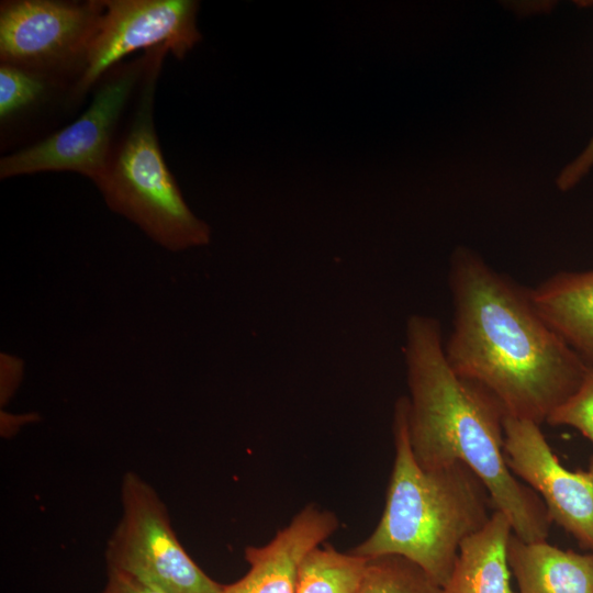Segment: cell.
<instances>
[{"mask_svg":"<svg viewBox=\"0 0 593 593\" xmlns=\"http://www.w3.org/2000/svg\"><path fill=\"white\" fill-rule=\"evenodd\" d=\"M448 282L454 320L444 351L451 369L489 391L507 415L546 423L590 367L540 316L529 289L475 251L454 250Z\"/></svg>","mask_w":593,"mask_h":593,"instance_id":"cell-1","label":"cell"},{"mask_svg":"<svg viewBox=\"0 0 593 593\" xmlns=\"http://www.w3.org/2000/svg\"><path fill=\"white\" fill-rule=\"evenodd\" d=\"M404 348L407 433L419 467L433 470L463 463L482 481L516 537L526 542L546 540L551 521L542 500L519 482L506 462L503 406L451 369L436 318L411 315Z\"/></svg>","mask_w":593,"mask_h":593,"instance_id":"cell-2","label":"cell"},{"mask_svg":"<svg viewBox=\"0 0 593 593\" xmlns=\"http://www.w3.org/2000/svg\"><path fill=\"white\" fill-rule=\"evenodd\" d=\"M406 395L394 405V461L385 504L373 532L350 551L365 557L400 556L441 588L465 539L494 512L482 481L463 463L425 470L411 449Z\"/></svg>","mask_w":593,"mask_h":593,"instance_id":"cell-3","label":"cell"},{"mask_svg":"<svg viewBox=\"0 0 593 593\" xmlns=\"http://www.w3.org/2000/svg\"><path fill=\"white\" fill-rule=\"evenodd\" d=\"M168 52L167 47L152 51L127 121L94 184L110 210L138 226L159 246L182 251L208 245L211 230L186 203L156 134L155 90Z\"/></svg>","mask_w":593,"mask_h":593,"instance_id":"cell-4","label":"cell"},{"mask_svg":"<svg viewBox=\"0 0 593 593\" xmlns=\"http://www.w3.org/2000/svg\"><path fill=\"white\" fill-rule=\"evenodd\" d=\"M152 51L107 72L94 87L89 107L70 124L3 156L0 178L70 171L94 183L107 167L123 119L145 77Z\"/></svg>","mask_w":593,"mask_h":593,"instance_id":"cell-5","label":"cell"},{"mask_svg":"<svg viewBox=\"0 0 593 593\" xmlns=\"http://www.w3.org/2000/svg\"><path fill=\"white\" fill-rule=\"evenodd\" d=\"M122 516L105 549L108 569L127 573L163 593H219L222 584L189 556L154 488L127 471L121 484Z\"/></svg>","mask_w":593,"mask_h":593,"instance_id":"cell-6","label":"cell"},{"mask_svg":"<svg viewBox=\"0 0 593 593\" xmlns=\"http://www.w3.org/2000/svg\"><path fill=\"white\" fill-rule=\"evenodd\" d=\"M103 13L102 0H5L0 4V61L75 82Z\"/></svg>","mask_w":593,"mask_h":593,"instance_id":"cell-7","label":"cell"},{"mask_svg":"<svg viewBox=\"0 0 593 593\" xmlns=\"http://www.w3.org/2000/svg\"><path fill=\"white\" fill-rule=\"evenodd\" d=\"M103 13L90 43L81 76L70 92V107L81 102L123 58L167 47L177 59L202 40L195 0H102Z\"/></svg>","mask_w":593,"mask_h":593,"instance_id":"cell-8","label":"cell"},{"mask_svg":"<svg viewBox=\"0 0 593 593\" xmlns=\"http://www.w3.org/2000/svg\"><path fill=\"white\" fill-rule=\"evenodd\" d=\"M504 454L513 474L542 500L552 522L593 552V456L585 470L559 461L540 425L504 417Z\"/></svg>","mask_w":593,"mask_h":593,"instance_id":"cell-9","label":"cell"},{"mask_svg":"<svg viewBox=\"0 0 593 593\" xmlns=\"http://www.w3.org/2000/svg\"><path fill=\"white\" fill-rule=\"evenodd\" d=\"M338 527L333 512L306 505L269 542L246 547L248 571L219 593H294L300 562Z\"/></svg>","mask_w":593,"mask_h":593,"instance_id":"cell-10","label":"cell"},{"mask_svg":"<svg viewBox=\"0 0 593 593\" xmlns=\"http://www.w3.org/2000/svg\"><path fill=\"white\" fill-rule=\"evenodd\" d=\"M529 294L545 322L593 368V269L559 271Z\"/></svg>","mask_w":593,"mask_h":593,"instance_id":"cell-11","label":"cell"},{"mask_svg":"<svg viewBox=\"0 0 593 593\" xmlns=\"http://www.w3.org/2000/svg\"><path fill=\"white\" fill-rule=\"evenodd\" d=\"M507 559L519 593H593V552L526 542L512 534Z\"/></svg>","mask_w":593,"mask_h":593,"instance_id":"cell-12","label":"cell"},{"mask_svg":"<svg viewBox=\"0 0 593 593\" xmlns=\"http://www.w3.org/2000/svg\"><path fill=\"white\" fill-rule=\"evenodd\" d=\"M511 523L494 510L488 523L465 539L459 548L444 593H514L507 546Z\"/></svg>","mask_w":593,"mask_h":593,"instance_id":"cell-13","label":"cell"},{"mask_svg":"<svg viewBox=\"0 0 593 593\" xmlns=\"http://www.w3.org/2000/svg\"><path fill=\"white\" fill-rule=\"evenodd\" d=\"M72 86L64 77L0 63L1 137L61 96L69 99L70 105Z\"/></svg>","mask_w":593,"mask_h":593,"instance_id":"cell-14","label":"cell"},{"mask_svg":"<svg viewBox=\"0 0 593 593\" xmlns=\"http://www.w3.org/2000/svg\"><path fill=\"white\" fill-rule=\"evenodd\" d=\"M367 563L368 558L338 551L324 542L300 562L294 593H354Z\"/></svg>","mask_w":593,"mask_h":593,"instance_id":"cell-15","label":"cell"},{"mask_svg":"<svg viewBox=\"0 0 593 593\" xmlns=\"http://www.w3.org/2000/svg\"><path fill=\"white\" fill-rule=\"evenodd\" d=\"M354 593H444L418 566L394 555L368 559Z\"/></svg>","mask_w":593,"mask_h":593,"instance_id":"cell-16","label":"cell"},{"mask_svg":"<svg viewBox=\"0 0 593 593\" xmlns=\"http://www.w3.org/2000/svg\"><path fill=\"white\" fill-rule=\"evenodd\" d=\"M551 426H569L593 445V368L590 367L579 388L547 418Z\"/></svg>","mask_w":593,"mask_h":593,"instance_id":"cell-17","label":"cell"},{"mask_svg":"<svg viewBox=\"0 0 593 593\" xmlns=\"http://www.w3.org/2000/svg\"><path fill=\"white\" fill-rule=\"evenodd\" d=\"M593 167V137L584 150L570 164H568L557 178L560 190L567 191L574 187Z\"/></svg>","mask_w":593,"mask_h":593,"instance_id":"cell-18","label":"cell"},{"mask_svg":"<svg viewBox=\"0 0 593 593\" xmlns=\"http://www.w3.org/2000/svg\"><path fill=\"white\" fill-rule=\"evenodd\" d=\"M100 593H163L138 579L113 569H108L107 582Z\"/></svg>","mask_w":593,"mask_h":593,"instance_id":"cell-19","label":"cell"},{"mask_svg":"<svg viewBox=\"0 0 593 593\" xmlns=\"http://www.w3.org/2000/svg\"><path fill=\"white\" fill-rule=\"evenodd\" d=\"M22 363L19 359L2 355L1 357V404H5L14 393L22 376Z\"/></svg>","mask_w":593,"mask_h":593,"instance_id":"cell-20","label":"cell"}]
</instances>
